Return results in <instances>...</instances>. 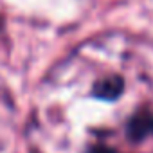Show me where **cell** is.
Here are the masks:
<instances>
[{"mask_svg":"<svg viewBox=\"0 0 153 153\" xmlns=\"http://www.w3.org/2000/svg\"><path fill=\"white\" fill-rule=\"evenodd\" d=\"M151 126H153V114L148 108H139L128 119L126 135H128L130 140L140 142V140H144L151 133Z\"/></svg>","mask_w":153,"mask_h":153,"instance_id":"1","label":"cell"},{"mask_svg":"<svg viewBox=\"0 0 153 153\" xmlns=\"http://www.w3.org/2000/svg\"><path fill=\"white\" fill-rule=\"evenodd\" d=\"M123 92H124V79L117 74L106 76V78L96 81L92 87V96L101 101H115L123 96Z\"/></svg>","mask_w":153,"mask_h":153,"instance_id":"2","label":"cell"},{"mask_svg":"<svg viewBox=\"0 0 153 153\" xmlns=\"http://www.w3.org/2000/svg\"><path fill=\"white\" fill-rule=\"evenodd\" d=\"M90 153H117V151L108 148V146H105V144H97V146H94L90 149Z\"/></svg>","mask_w":153,"mask_h":153,"instance_id":"3","label":"cell"},{"mask_svg":"<svg viewBox=\"0 0 153 153\" xmlns=\"http://www.w3.org/2000/svg\"><path fill=\"white\" fill-rule=\"evenodd\" d=\"M0 29H2V18H0Z\"/></svg>","mask_w":153,"mask_h":153,"instance_id":"4","label":"cell"},{"mask_svg":"<svg viewBox=\"0 0 153 153\" xmlns=\"http://www.w3.org/2000/svg\"><path fill=\"white\" fill-rule=\"evenodd\" d=\"M151 133H153V126H151Z\"/></svg>","mask_w":153,"mask_h":153,"instance_id":"5","label":"cell"}]
</instances>
